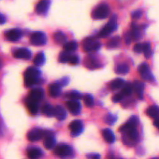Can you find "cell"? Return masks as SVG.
I'll return each instance as SVG.
<instances>
[{"mask_svg": "<svg viewBox=\"0 0 159 159\" xmlns=\"http://www.w3.org/2000/svg\"><path fill=\"white\" fill-rule=\"evenodd\" d=\"M41 71L35 67H30L24 72V84L26 87H32L39 83Z\"/></svg>", "mask_w": 159, "mask_h": 159, "instance_id": "6da1fadb", "label": "cell"}, {"mask_svg": "<svg viewBox=\"0 0 159 159\" xmlns=\"http://www.w3.org/2000/svg\"><path fill=\"white\" fill-rule=\"evenodd\" d=\"M109 13H110V8L108 5L106 3H101L94 9L91 13V16L94 20H103L107 18Z\"/></svg>", "mask_w": 159, "mask_h": 159, "instance_id": "7a4b0ae2", "label": "cell"}, {"mask_svg": "<svg viewBox=\"0 0 159 159\" xmlns=\"http://www.w3.org/2000/svg\"><path fill=\"white\" fill-rule=\"evenodd\" d=\"M117 28V17L115 15H113L111 19L109 20V21L108 22L107 24L105 25L104 28L101 29V30L100 31L99 36L100 37H107V36L110 35L112 33H113L114 31L116 30Z\"/></svg>", "mask_w": 159, "mask_h": 159, "instance_id": "3957f363", "label": "cell"}, {"mask_svg": "<svg viewBox=\"0 0 159 159\" xmlns=\"http://www.w3.org/2000/svg\"><path fill=\"white\" fill-rule=\"evenodd\" d=\"M50 132H47L45 130H41V129H38V128H35V129H33V130H30L29 132L27 133V139L29 140L30 141H40L41 139L45 137L50 136Z\"/></svg>", "mask_w": 159, "mask_h": 159, "instance_id": "277c9868", "label": "cell"}, {"mask_svg": "<svg viewBox=\"0 0 159 159\" xmlns=\"http://www.w3.org/2000/svg\"><path fill=\"white\" fill-rule=\"evenodd\" d=\"M55 154L62 158H69L73 155V150L70 145L59 144L55 148Z\"/></svg>", "mask_w": 159, "mask_h": 159, "instance_id": "5b68a950", "label": "cell"}, {"mask_svg": "<svg viewBox=\"0 0 159 159\" xmlns=\"http://www.w3.org/2000/svg\"><path fill=\"white\" fill-rule=\"evenodd\" d=\"M101 48V43L98 40L94 38L85 39L83 42V48L84 51L86 52H92V51H96L100 49Z\"/></svg>", "mask_w": 159, "mask_h": 159, "instance_id": "8992f818", "label": "cell"}, {"mask_svg": "<svg viewBox=\"0 0 159 159\" xmlns=\"http://www.w3.org/2000/svg\"><path fill=\"white\" fill-rule=\"evenodd\" d=\"M31 43L35 46H43L47 43V37L44 33L35 32L31 36Z\"/></svg>", "mask_w": 159, "mask_h": 159, "instance_id": "52a82bcc", "label": "cell"}, {"mask_svg": "<svg viewBox=\"0 0 159 159\" xmlns=\"http://www.w3.org/2000/svg\"><path fill=\"white\" fill-rule=\"evenodd\" d=\"M59 61L62 62V63L70 62L72 65H77L79 63V57L75 55V54L64 51V52H62L59 54Z\"/></svg>", "mask_w": 159, "mask_h": 159, "instance_id": "ba28073f", "label": "cell"}, {"mask_svg": "<svg viewBox=\"0 0 159 159\" xmlns=\"http://www.w3.org/2000/svg\"><path fill=\"white\" fill-rule=\"evenodd\" d=\"M138 71L140 74V76L142 77V79H144V80L150 81V82L154 80V76H153L152 73H151L147 64H141V65L138 67Z\"/></svg>", "mask_w": 159, "mask_h": 159, "instance_id": "9c48e42d", "label": "cell"}, {"mask_svg": "<svg viewBox=\"0 0 159 159\" xmlns=\"http://www.w3.org/2000/svg\"><path fill=\"white\" fill-rule=\"evenodd\" d=\"M44 98V90L41 88H34L31 91L28 100L38 103Z\"/></svg>", "mask_w": 159, "mask_h": 159, "instance_id": "30bf717a", "label": "cell"}, {"mask_svg": "<svg viewBox=\"0 0 159 159\" xmlns=\"http://www.w3.org/2000/svg\"><path fill=\"white\" fill-rule=\"evenodd\" d=\"M70 129L71 130V134L73 136L76 137L78 136L82 133L83 130H84V127H83V123L81 120H76L70 123Z\"/></svg>", "mask_w": 159, "mask_h": 159, "instance_id": "8fae6325", "label": "cell"}, {"mask_svg": "<svg viewBox=\"0 0 159 159\" xmlns=\"http://www.w3.org/2000/svg\"><path fill=\"white\" fill-rule=\"evenodd\" d=\"M66 107L69 111L74 116L79 115L80 113L81 105L79 101L69 100L66 102Z\"/></svg>", "mask_w": 159, "mask_h": 159, "instance_id": "7c38bea8", "label": "cell"}, {"mask_svg": "<svg viewBox=\"0 0 159 159\" xmlns=\"http://www.w3.org/2000/svg\"><path fill=\"white\" fill-rule=\"evenodd\" d=\"M13 57L17 59L29 60L31 57V52L27 48H19L13 52Z\"/></svg>", "mask_w": 159, "mask_h": 159, "instance_id": "4fadbf2b", "label": "cell"}, {"mask_svg": "<svg viewBox=\"0 0 159 159\" xmlns=\"http://www.w3.org/2000/svg\"><path fill=\"white\" fill-rule=\"evenodd\" d=\"M139 123V119L137 116H132L129 119V120L123 126L120 127V131H127L128 130H130L132 128H137V126Z\"/></svg>", "mask_w": 159, "mask_h": 159, "instance_id": "5bb4252c", "label": "cell"}, {"mask_svg": "<svg viewBox=\"0 0 159 159\" xmlns=\"http://www.w3.org/2000/svg\"><path fill=\"white\" fill-rule=\"evenodd\" d=\"M6 39L9 41L12 42H16L17 40H20L22 37V32L21 30L18 29H12L10 30L7 31L5 34Z\"/></svg>", "mask_w": 159, "mask_h": 159, "instance_id": "9a60e30c", "label": "cell"}, {"mask_svg": "<svg viewBox=\"0 0 159 159\" xmlns=\"http://www.w3.org/2000/svg\"><path fill=\"white\" fill-rule=\"evenodd\" d=\"M48 92L51 97H58L59 96H60L61 93H62V87L58 82L51 84L48 87Z\"/></svg>", "mask_w": 159, "mask_h": 159, "instance_id": "2e32d148", "label": "cell"}, {"mask_svg": "<svg viewBox=\"0 0 159 159\" xmlns=\"http://www.w3.org/2000/svg\"><path fill=\"white\" fill-rule=\"evenodd\" d=\"M54 116H55L58 120H64L67 116V112L65 109L61 106H56L55 107Z\"/></svg>", "mask_w": 159, "mask_h": 159, "instance_id": "e0dca14e", "label": "cell"}, {"mask_svg": "<svg viewBox=\"0 0 159 159\" xmlns=\"http://www.w3.org/2000/svg\"><path fill=\"white\" fill-rule=\"evenodd\" d=\"M43 155V152L38 148H31L27 151V157L30 159H38Z\"/></svg>", "mask_w": 159, "mask_h": 159, "instance_id": "ac0fdd59", "label": "cell"}, {"mask_svg": "<svg viewBox=\"0 0 159 159\" xmlns=\"http://www.w3.org/2000/svg\"><path fill=\"white\" fill-rule=\"evenodd\" d=\"M50 2L47 1V0H42V1L39 2L37 3V6H36V11L38 14H44L48 11V8H49Z\"/></svg>", "mask_w": 159, "mask_h": 159, "instance_id": "d6986e66", "label": "cell"}, {"mask_svg": "<svg viewBox=\"0 0 159 159\" xmlns=\"http://www.w3.org/2000/svg\"><path fill=\"white\" fill-rule=\"evenodd\" d=\"M132 89L137 93L140 99L143 98V93L144 89V83L140 81H135L132 83Z\"/></svg>", "mask_w": 159, "mask_h": 159, "instance_id": "ffe728a7", "label": "cell"}, {"mask_svg": "<svg viewBox=\"0 0 159 159\" xmlns=\"http://www.w3.org/2000/svg\"><path fill=\"white\" fill-rule=\"evenodd\" d=\"M55 145V138L52 136V135H50V136L46 137L44 139V146L46 149L48 150H51L53 149Z\"/></svg>", "mask_w": 159, "mask_h": 159, "instance_id": "44dd1931", "label": "cell"}, {"mask_svg": "<svg viewBox=\"0 0 159 159\" xmlns=\"http://www.w3.org/2000/svg\"><path fill=\"white\" fill-rule=\"evenodd\" d=\"M102 135L104 139L107 141L108 143H114L115 141V135L113 132L110 129H104L102 131Z\"/></svg>", "mask_w": 159, "mask_h": 159, "instance_id": "7402d4cb", "label": "cell"}, {"mask_svg": "<svg viewBox=\"0 0 159 159\" xmlns=\"http://www.w3.org/2000/svg\"><path fill=\"white\" fill-rule=\"evenodd\" d=\"M129 71V67L127 64L122 63L117 65L115 68V72L118 75H126Z\"/></svg>", "mask_w": 159, "mask_h": 159, "instance_id": "603a6c76", "label": "cell"}, {"mask_svg": "<svg viewBox=\"0 0 159 159\" xmlns=\"http://www.w3.org/2000/svg\"><path fill=\"white\" fill-rule=\"evenodd\" d=\"M126 132V138L128 140L131 141H136L139 138V133L137 128H132L130 130H128Z\"/></svg>", "mask_w": 159, "mask_h": 159, "instance_id": "cb8c5ba5", "label": "cell"}, {"mask_svg": "<svg viewBox=\"0 0 159 159\" xmlns=\"http://www.w3.org/2000/svg\"><path fill=\"white\" fill-rule=\"evenodd\" d=\"M147 114L151 118H159V107L157 106H151L147 110Z\"/></svg>", "mask_w": 159, "mask_h": 159, "instance_id": "d4e9b609", "label": "cell"}, {"mask_svg": "<svg viewBox=\"0 0 159 159\" xmlns=\"http://www.w3.org/2000/svg\"><path fill=\"white\" fill-rule=\"evenodd\" d=\"M42 113L46 116H53L55 113V107L49 104H45L41 109Z\"/></svg>", "mask_w": 159, "mask_h": 159, "instance_id": "484cf974", "label": "cell"}, {"mask_svg": "<svg viewBox=\"0 0 159 159\" xmlns=\"http://www.w3.org/2000/svg\"><path fill=\"white\" fill-rule=\"evenodd\" d=\"M53 37H54L55 41L57 43H59V44H61V43H64V44H65V43H66L67 37L63 33L56 32L55 34H54V36H53Z\"/></svg>", "mask_w": 159, "mask_h": 159, "instance_id": "4316f807", "label": "cell"}, {"mask_svg": "<svg viewBox=\"0 0 159 159\" xmlns=\"http://www.w3.org/2000/svg\"><path fill=\"white\" fill-rule=\"evenodd\" d=\"M45 56L43 52H40L35 56L34 59V63L36 66L40 67L45 64Z\"/></svg>", "mask_w": 159, "mask_h": 159, "instance_id": "83f0119b", "label": "cell"}, {"mask_svg": "<svg viewBox=\"0 0 159 159\" xmlns=\"http://www.w3.org/2000/svg\"><path fill=\"white\" fill-rule=\"evenodd\" d=\"M78 48L77 43L76 41H70V42H66V43L64 44L63 48L65 50V51L69 53L73 52V51H76Z\"/></svg>", "mask_w": 159, "mask_h": 159, "instance_id": "f1b7e54d", "label": "cell"}, {"mask_svg": "<svg viewBox=\"0 0 159 159\" xmlns=\"http://www.w3.org/2000/svg\"><path fill=\"white\" fill-rule=\"evenodd\" d=\"M26 107H27L28 110H29L30 113L33 115L37 114V112H38V103L34 102H31V101H27L26 102Z\"/></svg>", "mask_w": 159, "mask_h": 159, "instance_id": "f546056e", "label": "cell"}, {"mask_svg": "<svg viewBox=\"0 0 159 159\" xmlns=\"http://www.w3.org/2000/svg\"><path fill=\"white\" fill-rule=\"evenodd\" d=\"M85 65L90 69H94L95 68L99 67V64L97 61L96 59L91 57H87V59H85Z\"/></svg>", "mask_w": 159, "mask_h": 159, "instance_id": "4dcf8cb0", "label": "cell"}, {"mask_svg": "<svg viewBox=\"0 0 159 159\" xmlns=\"http://www.w3.org/2000/svg\"><path fill=\"white\" fill-rule=\"evenodd\" d=\"M124 80L122 79H115L112 81L110 84V88L112 90H117L118 89L122 88L124 85Z\"/></svg>", "mask_w": 159, "mask_h": 159, "instance_id": "1f68e13d", "label": "cell"}, {"mask_svg": "<svg viewBox=\"0 0 159 159\" xmlns=\"http://www.w3.org/2000/svg\"><path fill=\"white\" fill-rule=\"evenodd\" d=\"M132 91H133V89H132V84L126 83V85H123V88L120 93L123 96H129L132 94Z\"/></svg>", "mask_w": 159, "mask_h": 159, "instance_id": "d6a6232c", "label": "cell"}, {"mask_svg": "<svg viewBox=\"0 0 159 159\" xmlns=\"http://www.w3.org/2000/svg\"><path fill=\"white\" fill-rule=\"evenodd\" d=\"M120 38L119 37H114L113 38L111 39L107 43V47L108 48H115L119 45Z\"/></svg>", "mask_w": 159, "mask_h": 159, "instance_id": "836d02e7", "label": "cell"}, {"mask_svg": "<svg viewBox=\"0 0 159 159\" xmlns=\"http://www.w3.org/2000/svg\"><path fill=\"white\" fill-rule=\"evenodd\" d=\"M66 96L70 99V100H76L78 101L81 99L82 96L80 93L77 91H71L66 94Z\"/></svg>", "mask_w": 159, "mask_h": 159, "instance_id": "e575fe53", "label": "cell"}, {"mask_svg": "<svg viewBox=\"0 0 159 159\" xmlns=\"http://www.w3.org/2000/svg\"><path fill=\"white\" fill-rule=\"evenodd\" d=\"M144 46H143V53L144 54L145 57L147 58H149L152 54V51H151V47L149 43H143Z\"/></svg>", "mask_w": 159, "mask_h": 159, "instance_id": "d590c367", "label": "cell"}, {"mask_svg": "<svg viewBox=\"0 0 159 159\" xmlns=\"http://www.w3.org/2000/svg\"><path fill=\"white\" fill-rule=\"evenodd\" d=\"M84 101L86 106L88 107H92L94 105V98L91 95L87 94L84 96Z\"/></svg>", "mask_w": 159, "mask_h": 159, "instance_id": "8d00e7d4", "label": "cell"}, {"mask_svg": "<svg viewBox=\"0 0 159 159\" xmlns=\"http://www.w3.org/2000/svg\"><path fill=\"white\" fill-rule=\"evenodd\" d=\"M105 122L107 123L109 125H113L117 120V116H115V115H112V114H108L105 117Z\"/></svg>", "mask_w": 159, "mask_h": 159, "instance_id": "74e56055", "label": "cell"}, {"mask_svg": "<svg viewBox=\"0 0 159 159\" xmlns=\"http://www.w3.org/2000/svg\"><path fill=\"white\" fill-rule=\"evenodd\" d=\"M131 16H132V19L138 20V19H140V17L143 16V12H142V10H140V9H137V10L133 11V12H132V15Z\"/></svg>", "mask_w": 159, "mask_h": 159, "instance_id": "f35d334b", "label": "cell"}, {"mask_svg": "<svg viewBox=\"0 0 159 159\" xmlns=\"http://www.w3.org/2000/svg\"><path fill=\"white\" fill-rule=\"evenodd\" d=\"M143 43H137L134 45L133 47V51L136 53H142L143 51Z\"/></svg>", "mask_w": 159, "mask_h": 159, "instance_id": "ab89813d", "label": "cell"}, {"mask_svg": "<svg viewBox=\"0 0 159 159\" xmlns=\"http://www.w3.org/2000/svg\"><path fill=\"white\" fill-rule=\"evenodd\" d=\"M123 97H124V96H123L121 93H117V94H115L112 96V101H113L114 102H119L123 100Z\"/></svg>", "mask_w": 159, "mask_h": 159, "instance_id": "60d3db41", "label": "cell"}, {"mask_svg": "<svg viewBox=\"0 0 159 159\" xmlns=\"http://www.w3.org/2000/svg\"><path fill=\"white\" fill-rule=\"evenodd\" d=\"M87 157L88 159H100V155L98 154H89Z\"/></svg>", "mask_w": 159, "mask_h": 159, "instance_id": "b9f144b4", "label": "cell"}, {"mask_svg": "<svg viewBox=\"0 0 159 159\" xmlns=\"http://www.w3.org/2000/svg\"><path fill=\"white\" fill-rule=\"evenodd\" d=\"M58 83L61 85V87H62V85H67V84L69 83V78H64V79H62V80H60V82H58Z\"/></svg>", "mask_w": 159, "mask_h": 159, "instance_id": "7bdbcfd3", "label": "cell"}, {"mask_svg": "<svg viewBox=\"0 0 159 159\" xmlns=\"http://www.w3.org/2000/svg\"><path fill=\"white\" fill-rule=\"evenodd\" d=\"M5 23H6V18H5V16L2 14L0 13V25L4 24Z\"/></svg>", "mask_w": 159, "mask_h": 159, "instance_id": "ee69618b", "label": "cell"}, {"mask_svg": "<svg viewBox=\"0 0 159 159\" xmlns=\"http://www.w3.org/2000/svg\"><path fill=\"white\" fill-rule=\"evenodd\" d=\"M154 125L155 126L157 129H159V118L155 119V120H154Z\"/></svg>", "mask_w": 159, "mask_h": 159, "instance_id": "f6af8a7d", "label": "cell"}, {"mask_svg": "<svg viewBox=\"0 0 159 159\" xmlns=\"http://www.w3.org/2000/svg\"><path fill=\"white\" fill-rule=\"evenodd\" d=\"M1 67H2V60L0 59V68H1Z\"/></svg>", "mask_w": 159, "mask_h": 159, "instance_id": "bcb514c9", "label": "cell"}, {"mask_svg": "<svg viewBox=\"0 0 159 159\" xmlns=\"http://www.w3.org/2000/svg\"><path fill=\"white\" fill-rule=\"evenodd\" d=\"M152 159H159V158H152Z\"/></svg>", "mask_w": 159, "mask_h": 159, "instance_id": "7dc6e473", "label": "cell"}]
</instances>
